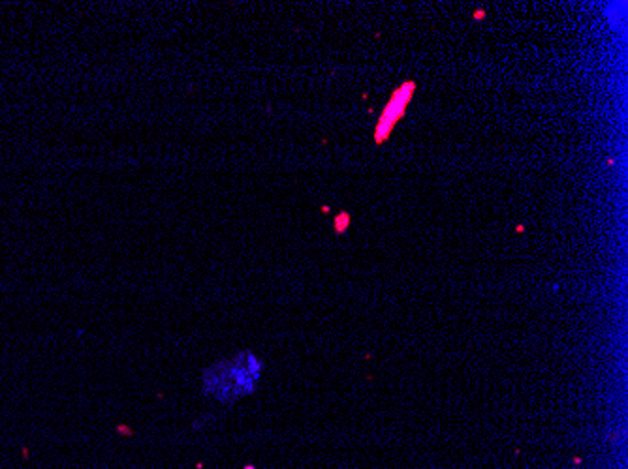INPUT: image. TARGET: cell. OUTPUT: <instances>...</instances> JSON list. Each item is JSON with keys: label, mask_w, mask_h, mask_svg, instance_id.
Masks as SVG:
<instances>
[{"label": "cell", "mask_w": 628, "mask_h": 469, "mask_svg": "<svg viewBox=\"0 0 628 469\" xmlns=\"http://www.w3.org/2000/svg\"><path fill=\"white\" fill-rule=\"evenodd\" d=\"M414 91H416V83L406 81L394 93L392 100L386 104L382 115L378 119V124H377V131H375L377 145H382L387 140L389 133L394 131L396 124L405 117L406 105L410 104V100H413Z\"/></svg>", "instance_id": "cell-2"}, {"label": "cell", "mask_w": 628, "mask_h": 469, "mask_svg": "<svg viewBox=\"0 0 628 469\" xmlns=\"http://www.w3.org/2000/svg\"><path fill=\"white\" fill-rule=\"evenodd\" d=\"M484 15H486V12H476L474 17H476V19H480V17H484Z\"/></svg>", "instance_id": "cell-4"}, {"label": "cell", "mask_w": 628, "mask_h": 469, "mask_svg": "<svg viewBox=\"0 0 628 469\" xmlns=\"http://www.w3.org/2000/svg\"><path fill=\"white\" fill-rule=\"evenodd\" d=\"M266 365L252 351H240L230 359L209 365L202 374V392L221 406H232L254 394Z\"/></svg>", "instance_id": "cell-1"}, {"label": "cell", "mask_w": 628, "mask_h": 469, "mask_svg": "<svg viewBox=\"0 0 628 469\" xmlns=\"http://www.w3.org/2000/svg\"><path fill=\"white\" fill-rule=\"evenodd\" d=\"M350 226V214H346V212H341L335 220H333V228L339 235H342L346 230H349Z\"/></svg>", "instance_id": "cell-3"}]
</instances>
